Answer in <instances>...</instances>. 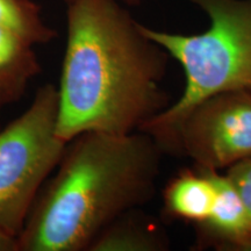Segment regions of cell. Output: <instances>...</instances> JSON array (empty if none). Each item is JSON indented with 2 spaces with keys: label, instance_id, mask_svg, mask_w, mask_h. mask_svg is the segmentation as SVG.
<instances>
[{
  "label": "cell",
  "instance_id": "7c38bea8",
  "mask_svg": "<svg viewBox=\"0 0 251 251\" xmlns=\"http://www.w3.org/2000/svg\"><path fill=\"white\" fill-rule=\"evenodd\" d=\"M0 251H19V237L0 229Z\"/></svg>",
  "mask_w": 251,
  "mask_h": 251
},
{
  "label": "cell",
  "instance_id": "7a4b0ae2",
  "mask_svg": "<svg viewBox=\"0 0 251 251\" xmlns=\"http://www.w3.org/2000/svg\"><path fill=\"white\" fill-rule=\"evenodd\" d=\"M164 152L143 131L83 133L67 142L19 236V251H85L155 197Z\"/></svg>",
  "mask_w": 251,
  "mask_h": 251
},
{
  "label": "cell",
  "instance_id": "52a82bcc",
  "mask_svg": "<svg viewBox=\"0 0 251 251\" xmlns=\"http://www.w3.org/2000/svg\"><path fill=\"white\" fill-rule=\"evenodd\" d=\"M215 198V185L206 169L194 166L178 172L163 191L164 212L169 218L193 222L208 219Z\"/></svg>",
  "mask_w": 251,
  "mask_h": 251
},
{
  "label": "cell",
  "instance_id": "9c48e42d",
  "mask_svg": "<svg viewBox=\"0 0 251 251\" xmlns=\"http://www.w3.org/2000/svg\"><path fill=\"white\" fill-rule=\"evenodd\" d=\"M133 209L125 213L105 228L91 244L90 251H162L169 249L168 238Z\"/></svg>",
  "mask_w": 251,
  "mask_h": 251
},
{
  "label": "cell",
  "instance_id": "5b68a950",
  "mask_svg": "<svg viewBox=\"0 0 251 251\" xmlns=\"http://www.w3.org/2000/svg\"><path fill=\"white\" fill-rule=\"evenodd\" d=\"M194 166L221 171L251 158V93L227 91L201 100L181 119L162 147Z\"/></svg>",
  "mask_w": 251,
  "mask_h": 251
},
{
  "label": "cell",
  "instance_id": "277c9868",
  "mask_svg": "<svg viewBox=\"0 0 251 251\" xmlns=\"http://www.w3.org/2000/svg\"><path fill=\"white\" fill-rule=\"evenodd\" d=\"M57 87L41 86L23 114L0 128V229L20 236L31 208L61 161Z\"/></svg>",
  "mask_w": 251,
  "mask_h": 251
},
{
  "label": "cell",
  "instance_id": "3957f363",
  "mask_svg": "<svg viewBox=\"0 0 251 251\" xmlns=\"http://www.w3.org/2000/svg\"><path fill=\"white\" fill-rule=\"evenodd\" d=\"M185 1L207 15L206 30L179 34L141 24L143 33L179 63L185 75L179 99L139 129L161 149L181 119L201 100L227 91L251 93V0Z\"/></svg>",
  "mask_w": 251,
  "mask_h": 251
},
{
  "label": "cell",
  "instance_id": "30bf717a",
  "mask_svg": "<svg viewBox=\"0 0 251 251\" xmlns=\"http://www.w3.org/2000/svg\"><path fill=\"white\" fill-rule=\"evenodd\" d=\"M0 27L18 34L31 46L46 45L57 36L33 0H0Z\"/></svg>",
  "mask_w": 251,
  "mask_h": 251
},
{
  "label": "cell",
  "instance_id": "8fae6325",
  "mask_svg": "<svg viewBox=\"0 0 251 251\" xmlns=\"http://www.w3.org/2000/svg\"><path fill=\"white\" fill-rule=\"evenodd\" d=\"M225 174L237 190L251 221V158L229 166Z\"/></svg>",
  "mask_w": 251,
  "mask_h": 251
},
{
  "label": "cell",
  "instance_id": "ba28073f",
  "mask_svg": "<svg viewBox=\"0 0 251 251\" xmlns=\"http://www.w3.org/2000/svg\"><path fill=\"white\" fill-rule=\"evenodd\" d=\"M33 47L12 30L0 27V103L17 101L41 65Z\"/></svg>",
  "mask_w": 251,
  "mask_h": 251
},
{
  "label": "cell",
  "instance_id": "4fadbf2b",
  "mask_svg": "<svg viewBox=\"0 0 251 251\" xmlns=\"http://www.w3.org/2000/svg\"><path fill=\"white\" fill-rule=\"evenodd\" d=\"M119 1L127 6V7H129V6L134 7V6H139L142 2V0H119Z\"/></svg>",
  "mask_w": 251,
  "mask_h": 251
},
{
  "label": "cell",
  "instance_id": "5bb4252c",
  "mask_svg": "<svg viewBox=\"0 0 251 251\" xmlns=\"http://www.w3.org/2000/svg\"><path fill=\"white\" fill-rule=\"evenodd\" d=\"M2 107H4V106H2V105H1V103H0V109H1ZM0 128H1V127H0Z\"/></svg>",
  "mask_w": 251,
  "mask_h": 251
},
{
  "label": "cell",
  "instance_id": "8992f818",
  "mask_svg": "<svg viewBox=\"0 0 251 251\" xmlns=\"http://www.w3.org/2000/svg\"><path fill=\"white\" fill-rule=\"evenodd\" d=\"M215 185L208 219L199 225L200 242L220 250L251 251V221L237 190L226 174L206 169Z\"/></svg>",
  "mask_w": 251,
  "mask_h": 251
},
{
  "label": "cell",
  "instance_id": "6da1fadb",
  "mask_svg": "<svg viewBox=\"0 0 251 251\" xmlns=\"http://www.w3.org/2000/svg\"><path fill=\"white\" fill-rule=\"evenodd\" d=\"M67 28L57 87L59 139L134 133L171 105L163 87L170 55L143 33L127 6L70 0Z\"/></svg>",
  "mask_w": 251,
  "mask_h": 251
},
{
  "label": "cell",
  "instance_id": "9a60e30c",
  "mask_svg": "<svg viewBox=\"0 0 251 251\" xmlns=\"http://www.w3.org/2000/svg\"><path fill=\"white\" fill-rule=\"evenodd\" d=\"M64 1H65V4H67V2L70 1V0H64Z\"/></svg>",
  "mask_w": 251,
  "mask_h": 251
}]
</instances>
